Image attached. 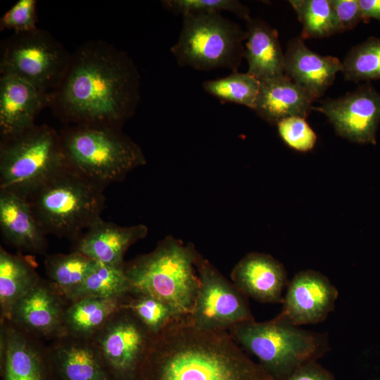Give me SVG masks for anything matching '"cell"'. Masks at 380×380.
<instances>
[{
    "instance_id": "6da1fadb",
    "label": "cell",
    "mask_w": 380,
    "mask_h": 380,
    "mask_svg": "<svg viewBox=\"0 0 380 380\" xmlns=\"http://www.w3.org/2000/svg\"><path fill=\"white\" fill-rule=\"evenodd\" d=\"M139 100L140 75L132 59L105 41L92 40L70 54L48 106L63 122L121 128Z\"/></svg>"
},
{
    "instance_id": "7a4b0ae2",
    "label": "cell",
    "mask_w": 380,
    "mask_h": 380,
    "mask_svg": "<svg viewBox=\"0 0 380 380\" xmlns=\"http://www.w3.org/2000/svg\"><path fill=\"white\" fill-rule=\"evenodd\" d=\"M228 331L193 325L188 317L153 336L137 380H272Z\"/></svg>"
},
{
    "instance_id": "3957f363",
    "label": "cell",
    "mask_w": 380,
    "mask_h": 380,
    "mask_svg": "<svg viewBox=\"0 0 380 380\" xmlns=\"http://www.w3.org/2000/svg\"><path fill=\"white\" fill-rule=\"evenodd\" d=\"M103 190L68 165L25 198L46 235L75 242L101 218L106 203Z\"/></svg>"
},
{
    "instance_id": "277c9868",
    "label": "cell",
    "mask_w": 380,
    "mask_h": 380,
    "mask_svg": "<svg viewBox=\"0 0 380 380\" xmlns=\"http://www.w3.org/2000/svg\"><path fill=\"white\" fill-rule=\"evenodd\" d=\"M198 253L194 246L165 237L152 251L125 262L129 291L153 296L188 317L199 287Z\"/></svg>"
},
{
    "instance_id": "5b68a950",
    "label": "cell",
    "mask_w": 380,
    "mask_h": 380,
    "mask_svg": "<svg viewBox=\"0 0 380 380\" xmlns=\"http://www.w3.org/2000/svg\"><path fill=\"white\" fill-rule=\"evenodd\" d=\"M228 332L275 380H282L301 365L317 361L329 349L325 333L303 329L280 314L265 322L239 323Z\"/></svg>"
},
{
    "instance_id": "8992f818",
    "label": "cell",
    "mask_w": 380,
    "mask_h": 380,
    "mask_svg": "<svg viewBox=\"0 0 380 380\" xmlns=\"http://www.w3.org/2000/svg\"><path fill=\"white\" fill-rule=\"evenodd\" d=\"M60 134L70 166L103 187L146 163L141 148L120 127L72 125Z\"/></svg>"
},
{
    "instance_id": "52a82bcc",
    "label": "cell",
    "mask_w": 380,
    "mask_h": 380,
    "mask_svg": "<svg viewBox=\"0 0 380 380\" xmlns=\"http://www.w3.org/2000/svg\"><path fill=\"white\" fill-rule=\"evenodd\" d=\"M68 165L60 132L47 125L0 139V190L25 198Z\"/></svg>"
},
{
    "instance_id": "ba28073f",
    "label": "cell",
    "mask_w": 380,
    "mask_h": 380,
    "mask_svg": "<svg viewBox=\"0 0 380 380\" xmlns=\"http://www.w3.org/2000/svg\"><path fill=\"white\" fill-rule=\"evenodd\" d=\"M246 36L239 24L220 13L185 14L171 52L180 66L203 71L223 68L236 72L244 58Z\"/></svg>"
},
{
    "instance_id": "9c48e42d",
    "label": "cell",
    "mask_w": 380,
    "mask_h": 380,
    "mask_svg": "<svg viewBox=\"0 0 380 380\" xmlns=\"http://www.w3.org/2000/svg\"><path fill=\"white\" fill-rule=\"evenodd\" d=\"M70 54L46 30L13 33L1 43L0 75L20 77L49 94L61 80Z\"/></svg>"
},
{
    "instance_id": "30bf717a",
    "label": "cell",
    "mask_w": 380,
    "mask_h": 380,
    "mask_svg": "<svg viewBox=\"0 0 380 380\" xmlns=\"http://www.w3.org/2000/svg\"><path fill=\"white\" fill-rule=\"evenodd\" d=\"M196 267L199 287L188 316L193 325L202 329L228 331L239 323L255 319L248 297L199 253Z\"/></svg>"
},
{
    "instance_id": "8fae6325",
    "label": "cell",
    "mask_w": 380,
    "mask_h": 380,
    "mask_svg": "<svg viewBox=\"0 0 380 380\" xmlns=\"http://www.w3.org/2000/svg\"><path fill=\"white\" fill-rule=\"evenodd\" d=\"M153 336L130 311L120 308L91 340L113 380H137Z\"/></svg>"
},
{
    "instance_id": "7c38bea8",
    "label": "cell",
    "mask_w": 380,
    "mask_h": 380,
    "mask_svg": "<svg viewBox=\"0 0 380 380\" xmlns=\"http://www.w3.org/2000/svg\"><path fill=\"white\" fill-rule=\"evenodd\" d=\"M312 110L323 113L338 136L360 144H376L380 91L370 82L343 96L322 101Z\"/></svg>"
},
{
    "instance_id": "4fadbf2b",
    "label": "cell",
    "mask_w": 380,
    "mask_h": 380,
    "mask_svg": "<svg viewBox=\"0 0 380 380\" xmlns=\"http://www.w3.org/2000/svg\"><path fill=\"white\" fill-rule=\"evenodd\" d=\"M68 304L65 296L50 280L41 279L17 302L9 322L42 341H53L66 335L64 315Z\"/></svg>"
},
{
    "instance_id": "5bb4252c",
    "label": "cell",
    "mask_w": 380,
    "mask_h": 380,
    "mask_svg": "<svg viewBox=\"0 0 380 380\" xmlns=\"http://www.w3.org/2000/svg\"><path fill=\"white\" fill-rule=\"evenodd\" d=\"M1 380H55L48 346L42 341L1 321Z\"/></svg>"
},
{
    "instance_id": "9a60e30c",
    "label": "cell",
    "mask_w": 380,
    "mask_h": 380,
    "mask_svg": "<svg viewBox=\"0 0 380 380\" xmlns=\"http://www.w3.org/2000/svg\"><path fill=\"white\" fill-rule=\"evenodd\" d=\"M338 291L323 274L303 270L289 281L283 298L281 315L292 324H317L334 310Z\"/></svg>"
},
{
    "instance_id": "2e32d148",
    "label": "cell",
    "mask_w": 380,
    "mask_h": 380,
    "mask_svg": "<svg viewBox=\"0 0 380 380\" xmlns=\"http://www.w3.org/2000/svg\"><path fill=\"white\" fill-rule=\"evenodd\" d=\"M232 282L246 296L263 303H282L289 283L284 266L272 255L251 252L231 272Z\"/></svg>"
},
{
    "instance_id": "e0dca14e",
    "label": "cell",
    "mask_w": 380,
    "mask_h": 380,
    "mask_svg": "<svg viewBox=\"0 0 380 380\" xmlns=\"http://www.w3.org/2000/svg\"><path fill=\"white\" fill-rule=\"evenodd\" d=\"M48 104L49 94L32 84L15 76L0 75L1 139L34 126L35 118Z\"/></svg>"
},
{
    "instance_id": "ac0fdd59",
    "label": "cell",
    "mask_w": 380,
    "mask_h": 380,
    "mask_svg": "<svg viewBox=\"0 0 380 380\" xmlns=\"http://www.w3.org/2000/svg\"><path fill=\"white\" fill-rule=\"evenodd\" d=\"M342 70V62L338 58L312 51L300 35L291 39L287 44L284 74L315 101L324 95Z\"/></svg>"
},
{
    "instance_id": "d6986e66",
    "label": "cell",
    "mask_w": 380,
    "mask_h": 380,
    "mask_svg": "<svg viewBox=\"0 0 380 380\" xmlns=\"http://www.w3.org/2000/svg\"><path fill=\"white\" fill-rule=\"evenodd\" d=\"M48 348L55 380H113L91 339L65 335Z\"/></svg>"
},
{
    "instance_id": "ffe728a7",
    "label": "cell",
    "mask_w": 380,
    "mask_h": 380,
    "mask_svg": "<svg viewBox=\"0 0 380 380\" xmlns=\"http://www.w3.org/2000/svg\"><path fill=\"white\" fill-rule=\"evenodd\" d=\"M147 234L148 227L144 224L122 227L101 218L75 242L73 251L98 262L122 265L128 248Z\"/></svg>"
},
{
    "instance_id": "44dd1931",
    "label": "cell",
    "mask_w": 380,
    "mask_h": 380,
    "mask_svg": "<svg viewBox=\"0 0 380 380\" xmlns=\"http://www.w3.org/2000/svg\"><path fill=\"white\" fill-rule=\"evenodd\" d=\"M0 229L7 244L30 253H46V234L25 197L0 190Z\"/></svg>"
},
{
    "instance_id": "7402d4cb",
    "label": "cell",
    "mask_w": 380,
    "mask_h": 380,
    "mask_svg": "<svg viewBox=\"0 0 380 380\" xmlns=\"http://www.w3.org/2000/svg\"><path fill=\"white\" fill-rule=\"evenodd\" d=\"M315 99L288 76L261 81L254 110L266 122L276 125L293 116L306 118Z\"/></svg>"
},
{
    "instance_id": "603a6c76",
    "label": "cell",
    "mask_w": 380,
    "mask_h": 380,
    "mask_svg": "<svg viewBox=\"0 0 380 380\" xmlns=\"http://www.w3.org/2000/svg\"><path fill=\"white\" fill-rule=\"evenodd\" d=\"M246 22L244 58L248 64V73L265 81L284 74V53L277 31L265 21L250 18Z\"/></svg>"
},
{
    "instance_id": "cb8c5ba5",
    "label": "cell",
    "mask_w": 380,
    "mask_h": 380,
    "mask_svg": "<svg viewBox=\"0 0 380 380\" xmlns=\"http://www.w3.org/2000/svg\"><path fill=\"white\" fill-rule=\"evenodd\" d=\"M32 255L13 254L0 247L1 321L11 319L12 310L25 294L42 279Z\"/></svg>"
},
{
    "instance_id": "d4e9b609",
    "label": "cell",
    "mask_w": 380,
    "mask_h": 380,
    "mask_svg": "<svg viewBox=\"0 0 380 380\" xmlns=\"http://www.w3.org/2000/svg\"><path fill=\"white\" fill-rule=\"evenodd\" d=\"M120 309V299L85 298L68 302L64 315L66 335L91 339Z\"/></svg>"
},
{
    "instance_id": "484cf974",
    "label": "cell",
    "mask_w": 380,
    "mask_h": 380,
    "mask_svg": "<svg viewBox=\"0 0 380 380\" xmlns=\"http://www.w3.org/2000/svg\"><path fill=\"white\" fill-rule=\"evenodd\" d=\"M124 265L96 263L85 279L66 297L68 302L85 298L121 299L129 291Z\"/></svg>"
},
{
    "instance_id": "4316f807",
    "label": "cell",
    "mask_w": 380,
    "mask_h": 380,
    "mask_svg": "<svg viewBox=\"0 0 380 380\" xmlns=\"http://www.w3.org/2000/svg\"><path fill=\"white\" fill-rule=\"evenodd\" d=\"M96 263L93 259L76 251L67 254L46 255L44 260L49 280L65 298L85 279Z\"/></svg>"
},
{
    "instance_id": "83f0119b",
    "label": "cell",
    "mask_w": 380,
    "mask_h": 380,
    "mask_svg": "<svg viewBox=\"0 0 380 380\" xmlns=\"http://www.w3.org/2000/svg\"><path fill=\"white\" fill-rule=\"evenodd\" d=\"M120 308L130 311L153 336L175 320L185 317L153 296L132 291L120 299Z\"/></svg>"
},
{
    "instance_id": "f1b7e54d",
    "label": "cell",
    "mask_w": 380,
    "mask_h": 380,
    "mask_svg": "<svg viewBox=\"0 0 380 380\" xmlns=\"http://www.w3.org/2000/svg\"><path fill=\"white\" fill-rule=\"evenodd\" d=\"M302 25L300 36L324 38L341 32L329 0H290Z\"/></svg>"
},
{
    "instance_id": "f546056e",
    "label": "cell",
    "mask_w": 380,
    "mask_h": 380,
    "mask_svg": "<svg viewBox=\"0 0 380 380\" xmlns=\"http://www.w3.org/2000/svg\"><path fill=\"white\" fill-rule=\"evenodd\" d=\"M203 88L220 100L253 110L260 91V81L248 72L236 71L225 77L205 81Z\"/></svg>"
},
{
    "instance_id": "4dcf8cb0",
    "label": "cell",
    "mask_w": 380,
    "mask_h": 380,
    "mask_svg": "<svg viewBox=\"0 0 380 380\" xmlns=\"http://www.w3.org/2000/svg\"><path fill=\"white\" fill-rule=\"evenodd\" d=\"M341 72L354 82L380 80V38L369 37L353 46L345 57Z\"/></svg>"
},
{
    "instance_id": "1f68e13d",
    "label": "cell",
    "mask_w": 380,
    "mask_h": 380,
    "mask_svg": "<svg viewBox=\"0 0 380 380\" xmlns=\"http://www.w3.org/2000/svg\"><path fill=\"white\" fill-rule=\"evenodd\" d=\"M161 4L167 10L182 15L229 11L246 21L251 18L249 8L236 0H164Z\"/></svg>"
},
{
    "instance_id": "d6a6232c",
    "label": "cell",
    "mask_w": 380,
    "mask_h": 380,
    "mask_svg": "<svg viewBox=\"0 0 380 380\" xmlns=\"http://www.w3.org/2000/svg\"><path fill=\"white\" fill-rule=\"evenodd\" d=\"M277 129L281 139L293 150L300 152L311 151L317 142V134L305 118L293 116L279 121Z\"/></svg>"
},
{
    "instance_id": "836d02e7",
    "label": "cell",
    "mask_w": 380,
    "mask_h": 380,
    "mask_svg": "<svg viewBox=\"0 0 380 380\" xmlns=\"http://www.w3.org/2000/svg\"><path fill=\"white\" fill-rule=\"evenodd\" d=\"M36 0H19L0 19L1 30L24 33L37 30Z\"/></svg>"
},
{
    "instance_id": "e575fe53",
    "label": "cell",
    "mask_w": 380,
    "mask_h": 380,
    "mask_svg": "<svg viewBox=\"0 0 380 380\" xmlns=\"http://www.w3.org/2000/svg\"><path fill=\"white\" fill-rule=\"evenodd\" d=\"M341 32L355 28L363 21L358 0H329Z\"/></svg>"
},
{
    "instance_id": "d590c367",
    "label": "cell",
    "mask_w": 380,
    "mask_h": 380,
    "mask_svg": "<svg viewBox=\"0 0 380 380\" xmlns=\"http://www.w3.org/2000/svg\"><path fill=\"white\" fill-rule=\"evenodd\" d=\"M282 380H336L333 374L317 361L308 362Z\"/></svg>"
},
{
    "instance_id": "8d00e7d4",
    "label": "cell",
    "mask_w": 380,
    "mask_h": 380,
    "mask_svg": "<svg viewBox=\"0 0 380 380\" xmlns=\"http://www.w3.org/2000/svg\"><path fill=\"white\" fill-rule=\"evenodd\" d=\"M364 22L374 18L380 23V0H358Z\"/></svg>"
},
{
    "instance_id": "74e56055",
    "label": "cell",
    "mask_w": 380,
    "mask_h": 380,
    "mask_svg": "<svg viewBox=\"0 0 380 380\" xmlns=\"http://www.w3.org/2000/svg\"><path fill=\"white\" fill-rule=\"evenodd\" d=\"M272 380H275V379H272Z\"/></svg>"
}]
</instances>
